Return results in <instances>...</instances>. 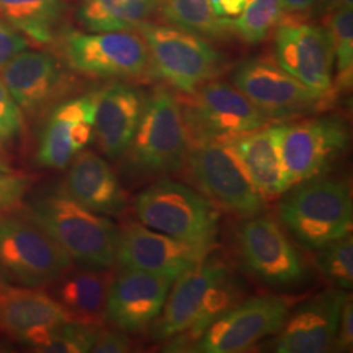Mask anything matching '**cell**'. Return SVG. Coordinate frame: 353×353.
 Segmentation results:
<instances>
[{
    "mask_svg": "<svg viewBox=\"0 0 353 353\" xmlns=\"http://www.w3.org/2000/svg\"><path fill=\"white\" fill-rule=\"evenodd\" d=\"M174 281L161 314L151 326L152 341H169L166 352H179L190 341L196 343L214 319L243 297L241 279L211 252Z\"/></svg>",
    "mask_w": 353,
    "mask_h": 353,
    "instance_id": "obj_1",
    "label": "cell"
},
{
    "mask_svg": "<svg viewBox=\"0 0 353 353\" xmlns=\"http://www.w3.org/2000/svg\"><path fill=\"white\" fill-rule=\"evenodd\" d=\"M281 227L305 250L316 252L352 233L353 204L345 182L319 176L292 185L278 204Z\"/></svg>",
    "mask_w": 353,
    "mask_h": 353,
    "instance_id": "obj_2",
    "label": "cell"
},
{
    "mask_svg": "<svg viewBox=\"0 0 353 353\" xmlns=\"http://www.w3.org/2000/svg\"><path fill=\"white\" fill-rule=\"evenodd\" d=\"M28 214L81 267L105 270L115 265L119 229L110 219L76 202L65 190L39 196Z\"/></svg>",
    "mask_w": 353,
    "mask_h": 353,
    "instance_id": "obj_3",
    "label": "cell"
},
{
    "mask_svg": "<svg viewBox=\"0 0 353 353\" xmlns=\"http://www.w3.org/2000/svg\"><path fill=\"white\" fill-rule=\"evenodd\" d=\"M140 224L176 240L214 248L220 214L204 194L170 178H161L134 199Z\"/></svg>",
    "mask_w": 353,
    "mask_h": 353,
    "instance_id": "obj_4",
    "label": "cell"
},
{
    "mask_svg": "<svg viewBox=\"0 0 353 353\" xmlns=\"http://www.w3.org/2000/svg\"><path fill=\"white\" fill-rule=\"evenodd\" d=\"M189 138L179 100L166 88L144 99L139 125L128 147V164L140 176H164L185 169Z\"/></svg>",
    "mask_w": 353,
    "mask_h": 353,
    "instance_id": "obj_5",
    "label": "cell"
},
{
    "mask_svg": "<svg viewBox=\"0 0 353 353\" xmlns=\"http://www.w3.org/2000/svg\"><path fill=\"white\" fill-rule=\"evenodd\" d=\"M234 252L242 271L265 287L296 290L310 278L301 254L274 219L245 217L234 230Z\"/></svg>",
    "mask_w": 353,
    "mask_h": 353,
    "instance_id": "obj_6",
    "label": "cell"
},
{
    "mask_svg": "<svg viewBox=\"0 0 353 353\" xmlns=\"http://www.w3.org/2000/svg\"><path fill=\"white\" fill-rule=\"evenodd\" d=\"M179 105L190 144L224 143L270 122L234 85L214 79L186 94Z\"/></svg>",
    "mask_w": 353,
    "mask_h": 353,
    "instance_id": "obj_7",
    "label": "cell"
},
{
    "mask_svg": "<svg viewBox=\"0 0 353 353\" xmlns=\"http://www.w3.org/2000/svg\"><path fill=\"white\" fill-rule=\"evenodd\" d=\"M74 261L28 212L0 220V267L21 287H49Z\"/></svg>",
    "mask_w": 353,
    "mask_h": 353,
    "instance_id": "obj_8",
    "label": "cell"
},
{
    "mask_svg": "<svg viewBox=\"0 0 353 353\" xmlns=\"http://www.w3.org/2000/svg\"><path fill=\"white\" fill-rule=\"evenodd\" d=\"M138 30L156 71L185 94L220 75L224 58L205 38L176 26L150 23Z\"/></svg>",
    "mask_w": 353,
    "mask_h": 353,
    "instance_id": "obj_9",
    "label": "cell"
},
{
    "mask_svg": "<svg viewBox=\"0 0 353 353\" xmlns=\"http://www.w3.org/2000/svg\"><path fill=\"white\" fill-rule=\"evenodd\" d=\"M185 168L214 205L242 219L265 211L263 195L227 143L190 144Z\"/></svg>",
    "mask_w": 353,
    "mask_h": 353,
    "instance_id": "obj_10",
    "label": "cell"
},
{
    "mask_svg": "<svg viewBox=\"0 0 353 353\" xmlns=\"http://www.w3.org/2000/svg\"><path fill=\"white\" fill-rule=\"evenodd\" d=\"M292 310L287 297L265 294L236 303L208 326L194 352H245L258 341L278 334Z\"/></svg>",
    "mask_w": 353,
    "mask_h": 353,
    "instance_id": "obj_11",
    "label": "cell"
},
{
    "mask_svg": "<svg viewBox=\"0 0 353 353\" xmlns=\"http://www.w3.org/2000/svg\"><path fill=\"white\" fill-rule=\"evenodd\" d=\"M348 141V127L336 115L285 123L281 154L290 185L323 176L347 150Z\"/></svg>",
    "mask_w": 353,
    "mask_h": 353,
    "instance_id": "obj_12",
    "label": "cell"
},
{
    "mask_svg": "<svg viewBox=\"0 0 353 353\" xmlns=\"http://www.w3.org/2000/svg\"><path fill=\"white\" fill-rule=\"evenodd\" d=\"M64 51L70 65L87 75L139 77L150 63L145 41L132 30L71 33Z\"/></svg>",
    "mask_w": 353,
    "mask_h": 353,
    "instance_id": "obj_13",
    "label": "cell"
},
{
    "mask_svg": "<svg viewBox=\"0 0 353 353\" xmlns=\"http://www.w3.org/2000/svg\"><path fill=\"white\" fill-rule=\"evenodd\" d=\"M232 81L268 119L310 113L322 100L278 63L261 58L239 64L232 72Z\"/></svg>",
    "mask_w": 353,
    "mask_h": 353,
    "instance_id": "obj_14",
    "label": "cell"
},
{
    "mask_svg": "<svg viewBox=\"0 0 353 353\" xmlns=\"http://www.w3.org/2000/svg\"><path fill=\"white\" fill-rule=\"evenodd\" d=\"M118 229L115 263L121 268L140 270L173 280L214 250L176 240L140 223H128Z\"/></svg>",
    "mask_w": 353,
    "mask_h": 353,
    "instance_id": "obj_15",
    "label": "cell"
},
{
    "mask_svg": "<svg viewBox=\"0 0 353 353\" xmlns=\"http://www.w3.org/2000/svg\"><path fill=\"white\" fill-rule=\"evenodd\" d=\"M276 63L322 99L332 89L334 50L325 26L284 23L275 30Z\"/></svg>",
    "mask_w": 353,
    "mask_h": 353,
    "instance_id": "obj_16",
    "label": "cell"
},
{
    "mask_svg": "<svg viewBox=\"0 0 353 353\" xmlns=\"http://www.w3.org/2000/svg\"><path fill=\"white\" fill-rule=\"evenodd\" d=\"M173 279L151 272L122 268L114 276L106 305V322L127 334L151 327L164 309Z\"/></svg>",
    "mask_w": 353,
    "mask_h": 353,
    "instance_id": "obj_17",
    "label": "cell"
},
{
    "mask_svg": "<svg viewBox=\"0 0 353 353\" xmlns=\"http://www.w3.org/2000/svg\"><path fill=\"white\" fill-rule=\"evenodd\" d=\"M347 290L316 293L287 316L274 350L279 353H323L332 350Z\"/></svg>",
    "mask_w": 353,
    "mask_h": 353,
    "instance_id": "obj_18",
    "label": "cell"
},
{
    "mask_svg": "<svg viewBox=\"0 0 353 353\" xmlns=\"http://www.w3.org/2000/svg\"><path fill=\"white\" fill-rule=\"evenodd\" d=\"M67 322L70 319L63 307L41 288L12 287L0 300V331L26 343L33 351Z\"/></svg>",
    "mask_w": 353,
    "mask_h": 353,
    "instance_id": "obj_19",
    "label": "cell"
},
{
    "mask_svg": "<svg viewBox=\"0 0 353 353\" xmlns=\"http://www.w3.org/2000/svg\"><path fill=\"white\" fill-rule=\"evenodd\" d=\"M0 70L13 100L30 117L45 112L63 89L61 65L48 52L21 51Z\"/></svg>",
    "mask_w": 353,
    "mask_h": 353,
    "instance_id": "obj_20",
    "label": "cell"
},
{
    "mask_svg": "<svg viewBox=\"0 0 353 353\" xmlns=\"http://www.w3.org/2000/svg\"><path fill=\"white\" fill-rule=\"evenodd\" d=\"M96 93L64 102L51 113L38 150L39 163L64 169L93 137Z\"/></svg>",
    "mask_w": 353,
    "mask_h": 353,
    "instance_id": "obj_21",
    "label": "cell"
},
{
    "mask_svg": "<svg viewBox=\"0 0 353 353\" xmlns=\"http://www.w3.org/2000/svg\"><path fill=\"white\" fill-rule=\"evenodd\" d=\"M144 99L127 84H113L96 93L93 134L102 153L117 160L126 153L139 125Z\"/></svg>",
    "mask_w": 353,
    "mask_h": 353,
    "instance_id": "obj_22",
    "label": "cell"
},
{
    "mask_svg": "<svg viewBox=\"0 0 353 353\" xmlns=\"http://www.w3.org/2000/svg\"><path fill=\"white\" fill-rule=\"evenodd\" d=\"M284 127L285 123L265 125L250 134L224 141L237 154L265 199L278 198L292 186L281 154Z\"/></svg>",
    "mask_w": 353,
    "mask_h": 353,
    "instance_id": "obj_23",
    "label": "cell"
},
{
    "mask_svg": "<svg viewBox=\"0 0 353 353\" xmlns=\"http://www.w3.org/2000/svg\"><path fill=\"white\" fill-rule=\"evenodd\" d=\"M64 190L94 214L117 216L126 208V194L121 182L110 165L94 152L76 153Z\"/></svg>",
    "mask_w": 353,
    "mask_h": 353,
    "instance_id": "obj_24",
    "label": "cell"
},
{
    "mask_svg": "<svg viewBox=\"0 0 353 353\" xmlns=\"http://www.w3.org/2000/svg\"><path fill=\"white\" fill-rule=\"evenodd\" d=\"M110 268L71 267L51 285V296L63 307L70 322L102 326L113 281Z\"/></svg>",
    "mask_w": 353,
    "mask_h": 353,
    "instance_id": "obj_25",
    "label": "cell"
},
{
    "mask_svg": "<svg viewBox=\"0 0 353 353\" xmlns=\"http://www.w3.org/2000/svg\"><path fill=\"white\" fill-rule=\"evenodd\" d=\"M154 11L157 0H81L77 17L90 32L138 30Z\"/></svg>",
    "mask_w": 353,
    "mask_h": 353,
    "instance_id": "obj_26",
    "label": "cell"
},
{
    "mask_svg": "<svg viewBox=\"0 0 353 353\" xmlns=\"http://www.w3.org/2000/svg\"><path fill=\"white\" fill-rule=\"evenodd\" d=\"M63 8L64 0H0V19L34 41L46 43L52 39Z\"/></svg>",
    "mask_w": 353,
    "mask_h": 353,
    "instance_id": "obj_27",
    "label": "cell"
},
{
    "mask_svg": "<svg viewBox=\"0 0 353 353\" xmlns=\"http://www.w3.org/2000/svg\"><path fill=\"white\" fill-rule=\"evenodd\" d=\"M157 10L170 26L208 39H223L233 32L232 21L214 14L210 0H157Z\"/></svg>",
    "mask_w": 353,
    "mask_h": 353,
    "instance_id": "obj_28",
    "label": "cell"
},
{
    "mask_svg": "<svg viewBox=\"0 0 353 353\" xmlns=\"http://www.w3.org/2000/svg\"><path fill=\"white\" fill-rule=\"evenodd\" d=\"M326 29L332 42L336 85L339 89L350 88L353 76V7L328 13Z\"/></svg>",
    "mask_w": 353,
    "mask_h": 353,
    "instance_id": "obj_29",
    "label": "cell"
},
{
    "mask_svg": "<svg viewBox=\"0 0 353 353\" xmlns=\"http://www.w3.org/2000/svg\"><path fill=\"white\" fill-rule=\"evenodd\" d=\"M283 14L281 0H248L232 28L242 41L255 45L268 37Z\"/></svg>",
    "mask_w": 353,
    "mask_h": 353,
    "instance_id": "obj_30",
    "label": "cell"
},
{
    "mask_svg": "<svg viewBox=\"0 0 353 353\" xmlns=\"http://www.w3.org/2000/svg\"><path fill=\"white\" fill-rule=\"evenodd\" d=\"M314 263L318 271L335 288L351 290L353 284L352 233L316 250Z\"/></svg>",
    "mask_w": 353,
    "mask_h": 353,
    "instance_id": "obj_31",
    "label": "cell"
},
{
    "mask_svg": "<svg viewBox=\"0 0 353 353\" xmlns=\"http://www.w3.org/2000/svg\"><path fill=\"white\" fill-rule=\"evenodd\" d=\"M99 326L67 322L55 328L36 352L42 353H83L90 352L97 335Z\"/></svg>",
    "mask_w": 353,
    "mask_h": 353,
    "instance_id": "obj_32",
    "label": "cell"
},
{
    "mask_svg": "<svg viewBox=\"0 0 353 353\" xmlns=\"http://www.w3.org/2000/svg\"><path fill=\"white\" fill-rule=\"evenodd\" d=\"M23 125V112L0 79V140L10 141L17 137Z\"/></svg>",
    "mask_w": 353,
    "mask_h": 353,
    "instance_id": "obj_33",
    "label": "cell"
},
{
    "mask_svg": "<svg viewBox=\"0 0 353 353\" xmlns=\"http://www.w3.org/2000/svg\"><path fill=\"white\" fill-rule=\"evenodd\" d=\"M28 42L13 26L0 19V68L8 63L21 51L26 50Z\"/></svg>",
    "mask_w": 353,
    "mask_h": 353,
    "instance_id": "obj_34",
    "label": "cell"
},
{
    "mask_svg": "<svg viewBox=\"0 0 353 353\" xmlns=\"http://www.w3.org/2000/svg\"><path fill=\"white\" fill-rule=\"evenodd\" d=\"M132 348V341L125 331H101L97 335L90 352L94 353H125Z\"/></svg>",
    "mask_w": 353,
    "mask_h": 353,
    "instance_id": "obj_35",
    "label": "cell"
},
{
    "mask_svg": "<svg viewBox=\"0 0 353 353\" xmlns=\"http://www.w3.org/2000/svg\"><path fill=\"white\" fill-rule=\"evenodd\" d=\"M353 347V306L351 297L343 305L338 331L332 348L335 352H348Z\"/></svg>",
    "mask_w": 353,
    "mask_h": 353,
    "instance_id": "obj_36",
    "label": "cell"
},
{
    "mask_svg": "<svg viewBox=\"0 0 353 353\" xmlns=\"http://www.w3.org/2000/svg\"><path fill=\"white\" fill-rule=\"evenodd\" d=\"M248 0H210L217 17L233 21L245 8Z\"/></svg>",
    "mask_w": 353,
    "mask_h": 353,
    "instance_id": "obj_37",
    "label": "cell"
},
{
    "mask_svg": "<svg viewBox=\"0 0 353 353\" xmlns=\"http://www.w3.org/2000/svg\"><path fill=\"white\" fill-rule=\"evenodd\" d=\"M345 7H353V0H316L310 12L314 16H327L328 13Z\"/></svg>",
    "mask_w": 353,
    "mask_h": 353,
    "instance_id": "obj_38",
    "label": "cell"
},
{
    "mask_svg": "<svg viewBox=\"0 0 353 353\" xmlns=\"http://www.w3.org/2000/svg\"><path fill=\"white\" fill-rule=\"evenodd\" d=\"M316 1V0H281L283 13L300 14V13L310 12Z\"/></svg>",
    "mask_w": 353,
    "mask_h": 353,
    "instance_id": "obj_39",
    "label": "cell"
},
{
    "mask_svg": "<svg viewBox=\"0 0 353 353\" xmlns=\"http://www.w3.org/2000/svg\"><path fill=\"white\" fill-rule=\"evenodd\" d=\"M11 288H12V285H11L10 279L7 278V275L4 274V271L0 267V300L8 293V290Z\"/></svg>",
    "mask_w": 353,
    "mask_h": 353,
    "instance_id": "obj_40",
    "label": "cell"
},
{
    "mask_svg": "<svg viewBox=\"0 0 353 353\" xmlns=\"http://www.w3.org/2000/svg\"><path fill=\"white\" fill-rule=\"evenodd\" d=\"M1 217H3V214H1V211H0V220H1Z\"/></svg>",
    "mask_w": 353,
    "mask_h": 353,
    "instance_id": "obj_41",
    "label": "cell"
}]
</instances>
